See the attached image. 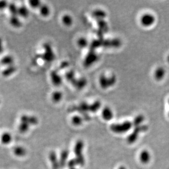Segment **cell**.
<instances>
[{
  "mask_svg": "<svg viewBox=\"0 0 169 169\" xmlns=\"http://www.w3.org/2000/svg\"><path fill=\"white\" fill-rule=\"evenodd\" d=\"M155 16L153 14L146 13L144 14L140 19V22L142 25L145 27H149L155 23Z\"/></svg>",
  "mask_w": 169,
  "mask_h": 169,
  "instance_id": "5b68a950",
  "label": "cell"
},
{
  "mask_svg": "<svg viewBox=\"0 0 169 169\" xmlns=\"http://www.w3.org/2000/svg\"><path fill=\"white\" fill-rule=\"evenodd\" d=\"M133 126L130 121H125L121 124H114L110 126V130L116 134H124L130 130Z\"/></svg>",
  "mask_w": 169,
  "mask_h": 169,
  "instance_id": "7a4b0ae2",
  "label": "cell"
},
{
  "mask_svg": "<svg viewBox=\"0 0 169 169\" xmlns=\"http://www.w3.org/2000/svg\"><path fill=\"white\" fill-rule=\"evenodd\" d=\"M82 121H83V119L78 116H75L72 118V123L73 124L74 126H80L81 124L82 123Z\"/></svg>",
  "mask_w": 169,
  "mask_h": 169,
  "instance_id": "484cf974",
  "label": "cell"
},
{
  "mask_svg": "<svg viewBox=\"0 0 169 169\" xmlns=\"http://www.w3.org/2000/svg\"><path fill=\"white\" fill-rule=\"evenodd\" d=\"M9 21L10 24L14 28H21V25H22L21 21L20 19L19 18L18 16H11V17L9 18Z\"/></svg>",
  "mask_w": 169,
  "mask_h": 169,
  "instance_id": "e0dca14e",
  "label": "cell"
},
{
  "mask_svg": "<svg viewBox=\"0 0 169 169\" xmlns=\"http://www.w3.org/2000/svg\"><path fill=\"white\" fill-rule=\"evenodd\" d=\"M14 59L11 55H5L1 59V64L5 65L6 66H8L14 65Z\"/></svg>",
  "mask_w": 169,
  "mask_h": 169,
  "instance_id": "9a60e30c",
  "label": "cell"
},
{
  "mask_svg": "<svg viewBox=\"0 0 169 169\" xmlns=\"http://www.w3.org/2000/svg\"><path fill=\"white\" fill-rule=\"evenodd\" d=\"M3 52V45L2 39L0 37V54Z\"/></svg>",
  "mask_w": 169,
  "mask_h": 169,
  "instance_id": "836d02e7",
  "label": "cell"
},
{
  "mask_svg": "<svg viewBox=\"0 0 169 169\" xmlns=\"http://www.w3.org/2000/svg\"><path fill=\"white\" fill-rule=\"evenodd\" d=\"M30 7L33 8H39L41 6V3L39 0H31L29 1Z\"/></svg>",
  "mask_w": 169,
  "mask_h": 169,
  "instance_id": "4316f807",
  "label": "cell"
},
{
  "mask_svg": "<svg viewBox=\"0 0 169 169\" xmlns=\"http://www.w3.org/2000/svg\"><path fill=\"white\" fill-rule=\"evenodd\" d=\"M97 59V56L95 55V53H93L92 55H88L86 59V64H92L93 62L96 61V60Z\"/></svg>",
  "mask_w": 169,
  "mask_h": 169,
  "instance_id": "4dcf8cb0",
  "label": "cell"
},
{
  "mask_svg": "<svg viewBox=\"0 0 169 169\" xmlns=\"http://www.w3.org/2000/svg\"><path fill=\"white\" fill-rule=\"evenodd\" d=\"M12 152L13 155L17 158H24L28 154V150L26 147L22 145H17L13 148Z\"/></svg>",
  "mask_w": 169,
  "mask_h": 169,
  "instance_id": "52a82bcc",
  "label": "cell"
},
{
  "mask_svg": "<svg viewBox=\"0 0 169 169\" xmlns=\"http://www.w3.org/2000/svg\"><path fill=\"white\" fill-rule=\"evenodd\" d=\"M51 98L54 103H59L63 98V93L60 91H55L52 94Z\"/></svg>",
  "mask_w": 169,
  "mask_h": 169,
  "instance_id": "603a6c76",
  "label": "cell"
},
{
  "mask_svg": "<svg viewBox=\"0 0 169 169\" xmlns=\"http://www.w3.org/2000/svg\"><path fill=\"white\" fill-rule=\"evenodd\" d=\"M165 71L162 67H159L156 69L154 72V77L157 80H160L164 77Z\"/></svg>",
  "mask_w": 169,
  "mask_h": 169,
  "instance_id": "d6986e66",
  "label": "cell"
},
{
  "mask_svg": "<svg viewBox=\"0 0 169 169\" xmlns=\"http://www.w3.org/2000/svg\"><path fill=\"white\" fill-rule=\"evenodd\" d=\"M16 71V67L14 66V65H13L6 66V67L2 72V75L5 77H7L15 73V72Z\"/></svg>",
  "mask_w": 169,
  "mask_h": 169,
  "instance_id": "2e32d148",
  "label": "cell"
},
{
  "mask_svg": "<svg viewBox=\"0 0 169 169\" xmlns=\"http://www.w3.org/2000/svg\"><path fill=\"white\" fill-rule=\"evenodd\" d=\"M0 102H1V101H0Z\"/></svg>",
  "mask_w": 169,
  "mask_h": 169,
  "instance_id": "f35d334b",
  "label": "cell"
},
{
  "mask_svg": "<svg viewBox=\"0 0 169 169\" xmlns=\"http://www.w3.org/2000/svg\"><path fill=\"white\" fill-rule=\"evenodd\" d=\"M49 160L51 162L52 167L53 169H58L60 167L59 160L58 159V156L54 151H51L49 153Z\"/></svg>",
  "mask_w": 169,
  "mask_h": 169,
  "instance_id": "30bf717a",
  "label": "cell"
},
{
  "mask_svg": "<svg viewBox=\"0 0 169 169\" xmlns=\"http://www.w3.org/2000/svg\"><path fill=\"white\" fill-rule=\"evenodd\" d=\"M77 169L76 168V167H73V168H70V169Z\"/></svg>",
  "mask_w": 169,
  "mask_h": 169,
  "instance_id": "d590c367",
  "label": "cell"
},
{
  "mask_svg": "<svg viewBox=\"0 0 169 169\" xmlns=\"http://www.w3.org/2000/svg\"><path fill=\"white\" fill-rule=\"evenodd\" d=\"M148 127L147 126H141L135 127L134 131L127 138V141L128 143L130 144H132L134 143L138 139L139 134L142 132L146 131L148 130Z\"/></svg>",
  "mask_w": 169,
  "mask_h": 169,
  "instance_id": "277c9868",
  "label": "cell"
},
{
  "mask_svg": "<svg viewBox=\"0 0 169 169\" xmlns=\"http://www.w3.org/2000/svg\"><path fill=\"white\" fill-rule=\"evenodd\" d=\"M62 21L64 25L70 26L72 25L73 23V18L72 16H70L69 15L65 14L64 16H62Z\"/></svg>",
  "mask_w": 169,
  "mask_h": 169,
  "instance_id": "d4e9b609",
  "label": "cell"
},
{
  "mask_svg": "<svg viewBox=\"0 0 169 169\" xmlns=\"http://www.w3.org/2000/svg\"><path fill=\"white\" fill-rule=\"evenodd\" d=\"M77 44L79 47H80L81 48H84L87 46L88 41L85 38H80L77 41Z\"/></svg>",
  "mask_w": 169,
  "mask_h": 169,
  "instance_id": "f1b7e54d",
  "label": "cell"
},
{
  "mask_svg": "<svg viewBox=\"0 0 169 169\" xmlns=\"http://www.w3.org/2000/svg\"><path fill=\"white\" fill-rule=\"evenodd\" d=\"M93 16H96V17H98V18H104L106 16V13L103 11L101 10H97V11H96L93 12Z\"/></svg>",
  "mask_w": 169,
  "mask_h": 169,
  "instance_id": "f546056e",
  "label": "cell"
},
{
  "mask_svg": "<svg viewBox=\"0 0 169 169\" xmlns=\"http://www.w3.org/2000/svg\"></svg>",
  "mask_w": 169,
  "mask_h": 169,
  "instance_id": "8d00e7d4",
  "label": "cell"
},
{
  "mask_svg": "<svg viewBox=\"0 0 169 169\" xmlns=\"http://www.w3.org/2000/svg\"><path fill=\"white\" fill-rule=\"evenodd\" d=\"M9 3L6 1H0V10H3L8 7Z\"/></svg>",
  "mask_w": 169,
  "mask_h": 169,
  "instance_id": "d6a6232c",
  "label": "cell"
},
{
  "mask_svg": "<svg viewBox=\"0 0 169 169\" xmlns=\"http://www.w3.org/2000/svg\"><path fill=\"white\" fill-rule=\"evenodd\" d=\"M18 7L14 3H10L8 5V10L11 16H18Z\"/></svg>",
  "mask_w": 169,
  "mask_h": 169,
  "instance_id": "44dd1931",
  "label": "cell"
},
{
  "mask_svg": "<svg viewBox=\"0 0 169 169\" xmlns=\"http://www.w3.org/2000/svg\"><path fill=\"white\" fill-rule=\"evenodd\" d=\"M20 122H24L31 126H36L39 123V119L35 116L23 114L20 118Z\"/></svg>",
  "mask_w": 169,
  "mask_h": 169,
  "instance_id": "8992f818",
  "label": "cell"
},
{
  "mask_svg": "<svg viewBox=\"0 0 169 169\" xmlns=\"http://www.w3.org/2000/svg\"><path fill=\"white\" fill-rule=\"evenodd\" d=\"M30 127H31V126L26 123L20 122V123L18 126V129L19 133L23 134H25L26 133L29 132V131L30 130Z\"/></svg>",
  "mask_w": 169,
  "mask_h": 169,
  "instance_id": "ac0fdd59",
  "label": "cell"
},
{
  "mask_svg": "<svg viewBox=\"0 0 169 169\" xmlns=\"http://www.w3.org/2000/svg\"><path fill=\"white\" fill-rule=\"evenodd\" d=\"M113 115V112L109 107H106L102 111V117L104 120L107 121H109L112 119Z\"/></svg>",
  "mask_w": 169,
  "mask_h": 169,
  "instance_id": "4fadbf2b",
  "label": "cell"
},
{
  "mask_svg": "<svg viewBox=\"0 0 169 169\" xmlns=\"http://www.w3.org/2000/svg\"><path fill=\"white\" fill-rule=\"evenodd\" d=\"M144 121V117L143 115H138L134 118V121H133V123H132V125L134 126V128L135 127H137V126H141V124Z\"/></svg>",
  "mask_w": 169,
  "mask_h": 169,
  "instance_id": "cb8c5ba5",
  "label": "cell"
},
{
  "mask_svg": "<svg viewBox=\"0 0 169 169\" xmlns=\"http://www.w3.org/2000/svg\"><path fill=\"white\" fill-rule=\"evenodd\" d=\"M83 147H84V144L83 141L81 140H79L77 142L76 144L75 145L74 149L75 155L76 156L75 159L78 163V165L81 166H83L85 162V158L82 154Z\"/></svg>",
  "mask_w": 169,
  "mask_h": 169,
  "instance_id": "6da1fadb",
  "label": "cell"
},
{
  "mask_svg": "<svg viewBox=\"0 0 169 169\" xmlns=\"http://www.w3.org/2000/svg\"><path fill=\"white\" fill-rule=\"evenodd\" d=\"M139 159L142 163L146 164H148L151 160V154L147 150L142 151L139 155Z\"/></svg>",
  "mask_w": 169,
  "mask_h": 169,
  "instance_id": "5bb4252c",
  "label": "cell"
},
{
  "mask_svg": "<svg viewBox=\"0 0 169 169\" xmlns=\"http://www.w3.org/2000/svg\"><path fill=\"white\" fill-rule=\"evenodd\" d=\"M40 13L42 16H49L50 13V9L49 6L45 4H42L39 8Z\"/></svg>",
  "mask_w": 169,
  "mask_h": 169,
  "instance_id": "7402d4cb",
  "label": "cell"
},
{
  "mask_svg": "<svg viewBox=\"0 0 169 169\" xmlns=\"http://www.w3.org/2000/svg\"><path fill=\"white\" fill-rule=\"evenodd\" d=\"M29 15V11L26 6H21L18 8V16L22 18H27Z\"/></svg>",
  "mask_w": 169,
  "mask_h": 169,
  "instance_id": "ffe728a7",
  "label": "cell"
},
{
  "mask_svg": "<svg viewBox=\"0 0 169 169\" xmlns=\"http://www.w3.org/2000/svg\"><path fill=\"white\" fill-rule=\"evenodd\" d=\"M115 78L113 77L106 78L104 75H102L100 78V84L102 88H108V87L111 86L115 82Z\"/></svg>",
  "mask_w": 169,
  "mask_h": 169,
  "instance_id": "ba28073f",
  "label": "cell"
},
{
  "mask_svg": "<svg viewBox=\"0 0 169 169\" xmlns=\"http://www.w3.org/2000/svg\"><path fill=\"white\" fill-rule=\"evenodd\" d=\"M13 141L12 134L8 131H5L0 135V142L3 145H9Z\"/></svg>",
  "mask_w": 169,
  "mask_h": 169,
  "instance_id": "9c48e42d",
  "label": "cell"
},
{
  "mask_svg": "<svg viewBox=\"0 0 169 169\" xmlns=\"http://www.w3.org/2000/svg\"><path fill=\"white\" fill-rule=\"evenodd\" d=\"M68 167H69V169L70 168H73V167H75L78 165V163L77 162L76 159H73L70 160L69 162H68L67 163Z\"/></svg>",
  "mask_w": 169,
  "mask_h": 169,
  "instance_id": "1f68e13d",
  "label": "cell"
},
{
  "mask_svg": "<svg viewBox=\"0 0 169 169\" xmlns=\"http://www.w3.org/2000/svg\"></svg>",
  "mask_w": 169,
  "mask_h": 169,
  "instance_id": "74e56055",
  "label": "cell"
},
{
  "mask_svg": "<svg viewBox=\"0 0 169 169\" xmlns=\"http://www.w3.org/2000/svg\"><path fill=\"white\" fill-rule=\"evenodd\" d=\"M50 76H51V81L53 83V84L56 86H59L62 84V79L57 71L55 70L52 71Z\"/></svg>",
  "mask_w": 169,
  "mask_h": 169,
  "instance_id": "8fae6325",
  "label": "cell"
},
{
  "mask_svg": "<svg viewBox=\"0 0 169 169\" xmlns=\"http://www.w3.org/2000/svg\"><path fill=\"white\" fill-rule=\"evenodd\" d=\"M101 103L100 101H96L93 104L91 105L90 111L92 112H96L100 109L101 107Z\"/></svg>",
  "mask_w": 169,
  "mask_h": 169,
  "instance_id": "83f0119b",
  "label": "cell"
},
{
  "mask_svg": "<svg viewBox=\"0 0 169 169\" xmlns=\"http://www.w3.org/2000/svg\"><path fill=\"white\" fill-rule=\"evenodd\" d=\"M69 154V152L67 149H64L62 152L59 158L60 167H64L67 164V160Z\"/></svg>",
  "mask_w": 169,
  "mask_h": 169,
  "instance_id": "7c38bea8",
  "label": "cell"
},
{
  "mask_svg": "<svg viewBox=\"0 0 169 169\" xmlns=\"http://www.w3.org/2000/svg\"><path fill=\"white\" fill-rule=\"evenodd\" d=\"M44 53L41 55V58L46 62H52L55 59V54L51 46L48 43H45L43 45Z\"/></svg>",
  "mask_w": 169,
  "mask_h": 169,
  "instance_id": "3957f363",
  "label": "cell"
},
{
  "mask_svg": "<svg viewBox=\"0 0 169 169\" xmlns=\"http://www.w3.org/2000/svg\"><path fill=\"white\" fill-rule=\"evenodd\" d=\"M119 169H126L125 168V167H123V166H121V167H120Z\"/></svg>",
  "mask_w": 169,
  "mask_h": 169,
  "instance_id": "e575fe53",
  "label": "cell"
}]
</instances>
